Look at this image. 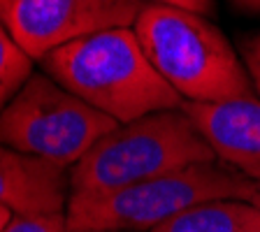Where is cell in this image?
<instances>
[{
    "label": "cell",
    "instance_id": "6da1fadb",
    "mask_svg": "<svg viewBox=\"0 0 260 232\" xmlns=\"http://www.w3.org/2000/svg\"><path fill=\"white\" fill-rule=\"evenodd\" d=\"M40 65L44 75L116 123L184 105V97L146 58L133 28H112L68 42L42 56Z\"/></svg>",
    "mask_w": 260,
    "mask_h": 232
},
{
    "label": "cell",
    "instance_id": "7a4b0ae2",
    "mask_svg": "<svg viewBox=\"0 0 260 232\" xmlns=\"http://www.w3.org/2000/svg\"><path fill=\"white\" fill-rule=\"evenodd\" d=\"M133 30L146 58L184 103L255 97V86L242 56L207 16L146 3Z\"/></svg>",
    "mask_w": 260,
    "mask_h": 232
},
{
    "label": "cell",
    "instance_id": "3957f363",
    "mask_svg": "<svg viewBox=\"0 0 260 232\" xmlns=\"http://www.w3.org/2000/svg\"><path fill=\"white\" fill-rule=\"evenodd\" d=\"M258 181L223 160L200 162L103 195H70V232H153L209 200H253Z\"/></svg>",
    "mask_w": 260,
    "mask_h": 232
},
{
    "label": "cell",
    "instance_id": "277c9868",
    "mask_svg": "<svg viewBox=\"0 0 260 232\" xmlns=\"http://www.w3.org/2000/svg\"><path fill=\"white\" fill-rule=\"evenodd\" d=\"M218 160L184 109L119 123L70 170V195H103L177 170Z\"/></svg>",
    "mask_w": 260,
    "mask_h": 232
},
{
    "label": "cell",
    "instance_id": "5b68a950",
    "mask_svg": "<svg viewBox=\"0 0 260 232\" xmlns=\"http://www.w3.org/2000/svg\"><path fill=\"white\" fill-rule=\"evenodd\" d=\"M116 125L49 75L32 72L0 114V144L72 170Z\"/></svg>",
    "mask_w": 260,
    "mask_h": 232
},
{
    "label": "cell",
    "instance_id": "8992f818",
    "mask_svg": "<svg viewBox=\"0 0 260 232\" xmlns=\"http://www.w3.org/2000/svg\"><path fill=\"white\" fill-rule=\"evenodd\" d=\"M149 0H14L5 28L40 60L68 42L112 28H133Z\"/></svg>",
    "mask_w": 260,
    "mask_h": 232
},
{
    "label": "cell",
    "instance_id": "52a82bcc",
    "mask_svg": "<svg viewBox=\"0 0 260 232\" xmlns=\"http://www.w3.org/2000/svg\"><path fill=\"white\" fill-rule=\"evenodd\" d=\"M218 160L260 181V100L244 97L230 103H184Z\"/></svg>",
    "mask_w": 260,
    "mask_h": 232
},
{
    "label": "cell",
    "instance_id": "ba28073f",
    "mask_svg": "<svg viewBox=\"0 0 260 232\" xmlns=\"http://www.w3.org/2000/svg\"><path fill=\"white\" fill-rule=\"evenodd\" d=\"M70 200V170L0 144V207L14 216L63 214Z\"/></svg>",
    "mask_w": 260,
    "mask_h": 232
},
{
    "label": "cell",
    "instance_id": "9c48e42d",
    "mask_svg": "<svg viewBox=\"0 0 260 232\" xmlns=\"http://www.w3.org/2000/svg\"><path fill=\"white\" fill-rule=\"evenodd\" d=\"M153 232H260V209L246 200H209Z\"/></svg>",
    "mask_w": 260,
    "mask_h": 232
},
{
    "label": "cell",
    "instance_id": "30bf717a",
    "mask_svg": "<svg viewBox=\"0 0 260 232\" xmlns=\"http://www.w3.org/2000/svg\"><path fill=\"white\" fill-rule=\"evenodd\" d=\"M32 75V58L0 23V114Z\"/></svg>",
    "mask_w": 260,
    "mask_h": 232
},
{
    "label": "cell",
    "instance_id": "8fae6325",
    "mask_svg": "<svg viewBox=\"0 0 260 232\" xmlns=\"http://www.w3.org/2000/svg\"><path fill=\"white\" fill-rule=\"evenodd\" d=\"M3 232H70L63 214H38V216H12Z\"/></svg>",
    "mask_w": 260,
    "mask_h": 232
},
{
    "label": "cell",
    "instance_id": "7c38bea8",
    "mask_svg": "<svg viewBox=\"0 0 260 232\" xmlns=\"http://www.w3.org/2000/svg\"><path fill=\"white\" fill-rule=\"evenodd\" d=\"M239 51H242L239 56H242L244 65H246V70H249L251 81H253L255 91H258V95H260V30L249 35L246 40H242Z\"/></svg>",
    "mask_w": 260,
    "mask_h": 232
},
{
    "label": "cell",
    "instance_id": "4fadbf2b",
    "mask_svg": "<svg viewBox=\"0 0 260 232\" xmlns=\"http://www.w3.org/2000/svg\"><path fill=\"white\" fill-rule=\"evenodd\" d=\"M149 3H158V5H172V7H181V10L195 12L209 19L214 14V0H149Z\"/></svg>",
    "mask_w": 260,
    "mask_h": 232
},
{
    "label": "cell",
    "instance_id": "5bb4252c",
    "mask_svg": "<svg viewBox=\"0 0 260 232\" xmlns=\"http://www.w3.org/2000/svg\"><path fill=\"white\" fill-rule=\"evenodd\" d=\"M235 5V10L244 12V14L260 16V0H230Z\"/></svg>",
    "mask_w": 260,
    "mask_h": 232
},
{
    "label": "cell",
    "instance_id": "9a60e30c",
    "mask_svg": "<svg viewBox=\"0 0 260 232\" xmlns=\"http://www.w3.org/2000/svg\"><path fill=\"white\" fill-rule=\"evenodd\" d=\"M12 5H14V0H0V23H3V26H5L7 16H10Z\"/></svg>",
    "mask_w": 260,
    "mask_h": 232
},
{
    "label": "cell",
    "instance_id": "2e32d148",
    "mask_svg": "<svg viewBox=\"0 0 260 232\" xmlns=\"http://www.w3.org/2000/svg\"><path fill=\"white\" fill-rule=\"evenodd\" d=\"M12 216H14V214H12L10 209H5V207H0V232H3V230L7 227V223L12 221Z\"/></svg>",
    "mask_w": 260,
    "mask_h": 232
},
{
    "label": "cell",
    "instance_id": "e0dca14e",
    "mask_svg": "<svg viewBox=\"0 0 260 232\" xmlns=\"http://www.w3.org/2000/svg\"><path fill=\"white\" fill-rule=\"evenodd\" d=\"M251 202H253V205L260 209V181H258V190H255V195H253V200H251Z\"/></svg>",
    "mask_w": 260,
    "mask_h": 232
}]
</instances>
